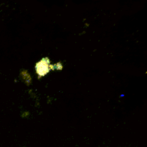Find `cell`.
<instances>
[{
  "label": "cell",
  "instance_id": "cell-1",
  "mask_svg": "<svg viewBox=\"0 0 147 147\" xmlns=\"http://www.w3.org/2000/svg\"><path fill=\"white\" fill-rule=\"evenodd\" d=\"M49 61L47 58L42 59L36 64V69L37 74L40 76H44L47 74L50 69Z\"/></svg>",
  "mask_w": 147,
  "mask_h": 147
},
{
  "label": "cell",
  "instance_id": "cell-2",
  "mask_svg": "<svg viewBox=\"0 0 147 147\" xmlns=\"http://www.w3.org/2000/svg\"><path fill=\"white\" fill-rule=\"evenodd\" d=\"M21 76L22 78L25 80V81L26 83H29L30 80V77L28 73H27V72L26 71H23L21 72Z\"/></svg>",
  "mask_w": 147,
  "mask_h": 147
}]
</instances>
